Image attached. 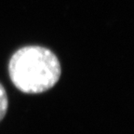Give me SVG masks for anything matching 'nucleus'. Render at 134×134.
<instances>
[{"label": "nucleus", "instance_id": "1", "mask_svg": "<svg viewBox=\"0 0 134 134\" xmlns=\"http://www.w3.org/2000/svg\"><path fill=\"white\" fill-rule=\"evenodd\" d=\"M12 84L26 94H39L52 88L61 77V63L50 49L25 46L16 50L8 62Z\"/></svg>", "mask_w": 134, "mask_h": 134}, {"label": "nucleus", "instance_id": "2", "mask_svg": "<svg viewBox=\"0 0 134 134\" xmlns=\"http://www.w3.org/2000/svg\"><path fill=\"white\" fill-rule=\"evenodd\" d=\"M8 108V94L4 86L0 83V122L5 117Z\"/></svg>", "mask_w": 134, "mask_h": 134}]
</instances>
